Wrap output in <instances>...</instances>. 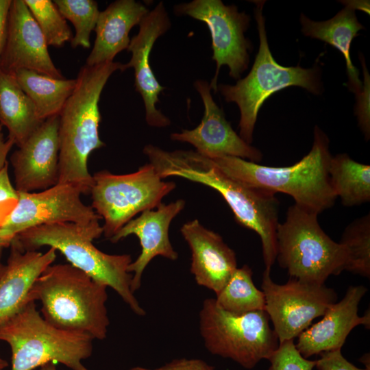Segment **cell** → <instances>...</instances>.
Masks as SVG:
<instances>
[{"instance_id":"1","label":"cell","mask_w":370,"mask_h":370,"mask_svg":"<svg viewBox=\"0 0 370 370\" xmlns=\"http://www.w3.org/2000/svg\"><path fill=\"white\" fill-rule=\"evenodd\" d=\"M147 158L162 179L181 177L217 190L230 207L236 220L259 235L265 269L271 270L276 261L280 223V203L275 193L232 178L196 151H169L153 147Z\"/></svg>"},{"instance_id":"2","label":"cell","mask_w":370,"mask_h":370,"mask_svg":"<svg viewBox=\"0 0 370 370\" xmlns=\"http://www.w3.org/2000/svg\"><path fill=\"white\" fill-rule=\"evenodd\" d=\"M126 69L125 64L114 61L80 69L75 88L59 114L58 183L75 185L90 194L93 180L88 159L105 146L99 136L100 95L112 74Z\"/></svg>"},{"instance_id":"3","label":"cell","mask_w":370,"mask_h":370,"mask_svg":"<svg viewBox=\"0 0 370 370\" xmlns=\"http://www.w3.org/2000/svg\"><path fill=\"white\" fill-rule=\"evenodd\" d=\"M329 138L318 127L312 146L302 159L288 166H270L240 158H209L222 172L242 184L291 196L295 204L318 214L332 207L337 199L328 174L332 155Z\"/></svg>"},{"instance_id":"4","label":"cell","mask_w":370,"mask_h":370,"mask_svg":"<svg viewBox=\"0 0 370 370\" xmlns=\"http://www.w3.org/2000/svg\"><path fill=\"white\" fill-rule=\"evenodd\" d=\"M107 287L71 264H51L34 283L28 301H39L42 317L53 326L103 340L110 324Z\"/></svg>"},{"instance_id":"5","label":"cell","mask_w":370,"mask_h":370,"mask_svg":"<svg viewBox=\"0 0 370 370\" xmlns=\"http://www.w3.org/2000/svg\"><path fill=\"white\" fill-rule=\"evenodd\" d=\"M103 233L99 221L59 223L25 230L12 242L23 251L37 250L43 246L56 249L69 264L114 289L135 314L144 316L146 312L131 290L132 274L128 267L132 257L129 254H108L97 249L93 241Z\"/></svg>"},{"instance_id":"6","label":"cell","mask_w":370,"mask_h":370,"mask_svg":"<svg viewBox=\"0 0 370 370\" xmlns=\"http://www.w3.org/2000/svg\"><path fill=\"white\" fill-rule=\"evenodd\" d=\"M93 340L50 324L32 301L0 325V341L11 349V370H34L54 362L71 370H88L82 361L92 355Z\"/></svg>"},{"instance_id":"7","label":"cell","mask_w":370,"mask_h":370,"mask_svg":"<svg viewBox=\"0 0 370 370\" xmlns=\"http://www.w3.org/2000/svg\"><path fill=\"white\" fill-rule=\"evenodd\" d=\"M255 18L260 38L259 51L249 74L236 84H219L217 90L227 102H234L240 110L239 136L247 143L253 133L260 108L273 93L288 86H300L318 95L322 91L318 67L283 66L273 58L267 42L262 14L264 1H255Z\"/></svg>"},{"instance_id":"8","label":"cell","mask_w":370,"mask_h":370,"mask_svg":"<svg viewBox=\"0 0 370 370\" xmlns=\"http://www.w3.org/2000/svg\"><path fill=\"white\" fill-rule=\"evenodd\" d=\"M318 214L296 204L288 207L277 229L276 260L291 278L325 284L345 271L347 251L321 228Z\"/></svg>"},{"instance_id":"9","label":"cell","mask_w":370,"mask_h":370,"mask_svg":"<svg viewBox=\"0 0 370 370\" xmlns=\"http://www.w3.org/2000/svg\"><path fill=\"white\" fill-rule=\"evenodd\" d=\"M199 330L207 350L251 369L269 360L279 346L265 310L233 314L214 298L206 299L199 312Z\"/></svg>"},{"instance_id":"10","label":"cell","mask_w":370,"mask_h":370,"mask_svg":"<svg viewBox=\"0 0 370 370\" xmlns=\"http://www.w3.org/2000/svg\"><path fill=\"white\" fill-rule=\"evenodd\" d=\"M91 207L103 219V234L110 239L139 212L153 209L175 188L147 163L137 171L117 175L103 170L92 175Z\"/></svg>"},{"instance_id":"11","label":"cell","mask_w":370,"mask_h":370,"mask_svg":"<svg viewBox=\"0 0 370 370\" xmlns=\"http://www.w3.org/2000/svg\"><path fill=\"white\" fill-rule=\"evenodd\" d=\"M270 273V269H264L261 288L265 297V311L279 343L294 340L337 300L335 291L325 284L290 278L280 284L272 280Z\"/></svg>"},{"instance_id":"12","label":"cell","mask_w":370,"mask_h":370,"mask_svg":"<svg viewBox=\"0 0 370 370\" xmlns=\"http://www.w3.org/2000/svg\"><path fill=\"white\" fill-rule=\"evenodd\" d=\"M175 14L188 16L205 23L212 38V56L217 68L210 84L217 91V79L221 67L227 65L230 75L239 79L248 68L249 51L252 46L245 36L250 17L240 12L236 6L225 5L221 0H193L173 7Z\"/></svg>"},{"instance_id":"13","label":"cell","mask_w":370,"mask_h":370,"mask_svg":"<svg viewBox=\"0 0 370 370\" xmlns=\"http://www.w3.org/2000/svg\"><path fill=\"white\" fill-rule=\"evenodd\" d=\"M82 195L78 186L68 183H58L38 192H18L17 205L1 229L15 237L42 225L99 221L101 217L91 206L83 203Z\"/></svg>"},{"instance_id":"14","label":"cell","mask_w":370,"mask_h":370,"mask_svg":"<svg viewBox=\"0 0 370 370\" xmlns=\"http://www.w3.org/2000/svg\"><path fill=\"white\" fill-rule=\"evenodd\" d=\"M59 124V115L47 118L11 155L18 192L41 191L58 184Z\"/></svg>"},{"instance_id":"15","label":"cell","mask_w":370,"mask_h":370,"mask_svg":"<svg viewBox=\"0 0 370 370\" xmlns=\"http://www.w3.org/2000/svg\"><path fill=\"white\" fill-rule=\"evenodd\" d=\"M194 87L204 103V116L195 128L171 134V140L188 143L195 147L196 151L208 158L229 156L259 163L262 158V153L243 140L232 129L223 111L214 101L210 84L206 80L197 79Z\"/></svg>"},{"instance_id":"16","label":"cell","mask_w":370,"mask_h":370,"mask_svg":"<svg viewBox=\"0 0 370 370\" xmlns=\"http://www.w3.org/2000/svg\"><path fill=\"white\" fill-rule=\"evenodd\" d=\"M19 69L64 78L54 65L45 37L24 0H11L0 70L13 74Z\"/></svg>"},{"instance_id":"17","label":"cell","mask_w":370,"mask_h":370,"mask_svg":"<svg viewBox=\"0 0 370 370\" xmlns=\"http://www.w3.org/2000/svg\"><path fill=\"white\" fill-rule=\"evenodd\" d=\"M171 21L162 2L145 15L139 23V30L130 39L127 51L132 53L127 69L134 70V86L142 97L145 120L150 126L163 127L170 125L169 119L156 108L159 95L164 90L155 77L149 64V56L157 39L171 27Z\"/></svg>"},{"instance_id":"18","label":"cell","mask_w":370,"mask_h":370,"mask_svg":"<svg viewBox=\"0 0 370 370\" xmlns=\"http://www.w3.org/2000/svg\"><path fill=\"white\" fill-rule=\"evenodd\" d=\"M184 206L183 199L169 204L161 203L156 210H146L137 218L131 219L110 239L112 243H117L132 234L139 239L140 254L128 267V271L134 273L131 282V290L134 293L140 288L143 273L153 258L160 256L175 260L178 258L170 242L169 230L172 220Z\"/></svg>"},{"instance_id":"19","label":"cell","mask_w":370,"mask_h":370,"mask_svg":"<svg viewBox=\"0 0 370 370\" xmlns=\"http://www.w3.org/2000/svg\"><path fill=\"white\" fill-rule=\"evenodd\" d=\"M368 289L362 285L350 286L343 298L333 304L317 323L306 329L297 337L295 347L308 358L325 352L341 349L351 331L359 325L370 328V312L360 317L358 306Z\"/></svg>"},{"instance_id":"20","label":"cell","mask_w":370,"mask_h":370,"mask_svg":"<svg viewBox=\"0 0 370 370\" xmlns=\"http://www.w3.org/2000/svg\"><path fill=\"white\" fill-rule=\"evenodd\" d=\"M180 232L191 251L190 272L195 282L217 295L238 268L234 251L197 219L184 223Z\"/></svg>"},{"instance_id":"21","label":"cell","mask_w":370,"mask_h":370,"mask_svg":"<svg viewBox=\"0 0 370 370\" xmlns=\"http://www.w3.org/2000/svg\"><path fill=\"white\" fill-rule=\"evenodd\" d=\"M10 247L5 269L0 280V325L28 302L34 283L56 258L57 251L53 247L45 253L23 251L12 241Z\"/></svg>"},{"instance_id":"22","label":"cell","mask_w":370,"mask_h":370,"mask_svg":"<svg viewBox=\"0 0 370 370\" xmlns=\"http://www.w3.org/2000/svg\"><path fill=\"white\" fill-rule=\"evenodd\" d=\"M149 12L144 4L134 0L115 1L100 12L95 28L96 38L86 64L112 62L116 54L127 49L130 30Z\"/></svg>"},{"instance_id":"23","label":"cell","mask_w":370,"mask_h":370,"mask_svg":"<svg viewBox=\"0 0 370 370\" xmlns=\"http://www.w3.org/2000/svg\"><path fill=\"white\" fill-rule=\"evenodd\" d=\"M333 18L325 21H313L301 14V32L306 36L323 40L336 48L344 56L349 76V89L357 94H362V84L359 79V72L353 65L350 58L351 43L357 33L363 29L355 14V8L350 3Z\"/></svg>"},{"instance_id":"24","label":"cell","mask_w":370,"mask_h":370,"mask_svg":"<svg viewBox=\"0 0 370 370\" xmlns=\"http://www.w3.org/2000/svg\"><path fill=\"white\" fill-rule=\"evenodd\" d=\"M43 122L14 75L0 70V124L8 130V138L18 147Z\"/></svg>"},{"instance_id":"25","label":"cell","mask_w":370,"mask_h":370,"mask_svg":"<svg viewBox=\"0 0 370 370\" xmlns=\"http://www.w3.org/2000/svg\"><path fill=\"white\" fill-rule=\"evenodd\" d=\"M12 75L43 121L60 114L77 84L76 79H57L29 69H19Z\"/></svg>"},{"instance_id":"26","label":"cell","mask_w":370,"mask_h":370,"mask_svg":"<svg viewBox=\"0 0 370 370\" xmlns=\"http://www.w3.org/2000/svg\"><path fill=\"white\" fill-rule=\"evenodd\" d=\"M328 174L336 197L345 207L370 201V166L354 160L347 153L331 157Z\"/></svg>"},{"instance_id":"27","label":"cell","mask_w":370,"mask_h":370,"mask_svg":"<svg viewBox=\"0 0 370 370\" xmlns=\"http://www.w3.org/2000/svg\"><path fill=\"white\" fill-rule=\"evenodd\" d=\"M253 272L247 264L237 268L227 284L216 295L217 304L233 314L265 310V297L253 281Z\"/></svg>"},{"instance_id":"28","label":"cell","mask_w":370,"mask_h":370,"mask_svg":"<svg viewBox=\"0 0 370 370\" xmlns=\"http://www.w3.org/2000/svg\"><path fill=\"white\" fill-rule=\"evenodd\" d=\"M347 251L345 271L370 278V214L350 223L344 230L339 242Z\"/></svg>"},{"instance_id":"29","label":"cell","mask_w":370,"mask_h":370,"mask_svg":"<svg viewBox=\"0 0 370 370\" xmlns=\"http://www.w3.org/2000/svg\"><path fill=\"white\" fill-rule=\"evenodd\" d=\"M53 3L64 18L75 27V34L71 40V47L89 49L90 34L95 28L100 13L97 2L93 0H55Z\"/></svg>"},{"instance_id":"30","label":"cell","mask_w":370,"mask_h":370,"mask_svg":"<svg viewBox=\"0 0 370 370\" xmlns=\"http://www.w3.org/2000/svg\"><path fill=\"white\" fill-rule=\"evenodd\" d=\"M38 25L47 45L60 47L71 40L66 19L51 0H24Z\"/></svg>"},{"instance_id":"31","label":"cell","mask_w":370,"mask_h":370,"mask_svg":"<svg viewBox=\"0 0 370 370\" xmlns=\"http://www.w3.org/2000/svg\"><path fill=\"white\" fill-rule=\"evenodd\" d=\"M294 340L279 343L275 352L269 358L268 370H312L316 360L303 357L295 347Z\"/></svg>"},{"instance_id":"32","label":"cell","mask_w":370,"mask_h":370,"mask_svg":"<svg viewBox=\"0 0 370 370\" xmlns=\"http://www.w3.org/2000/svg\"><path fill=\"white\" fill-rule=\"evenodd\" d=\"M18 201V192L12 184L8 164L0 170V228L8 220Z\"/></svg>"},{"instance_id":"33","label":"cell","mask_w":370,"mask_h":370,"mask_svg":"<svg viewBox=\"0 0 370 370\" xmlns=\"http://www.w3.org/2000/svg\"><path fill=\"white\" fill-rule=\"evenodd\" d=\"M315 367L318 370H365L349 362L343 356L341 349L321 353Z\"/></svg>"},{"instance_id":"34","label":"cell","mask_w":370,"mask_h":370,"mask_svg":"<svg viewBox=\"0 0 370 370\" xmlns=\"http://www.w3.org/2000/svg\"><path fill=\"white\" fill-rule=\"evenodd\" d=\"M129 370H215V369L201 359L179 358L154 369L135 367Z\"/></svg>"},{"instance_id":"35","label":"cell","mask_w":370,"mask_h":370,"mask_svg":"<svg viewBox=\"0 0 370 370\" xmlns=\"http://www.w3.org/2000/svg\"><path fill=\"white\" fill-rule=\"evenodd\" d=\"M11 0H0V58L4 47Z\"/></svg>"},{"instance_id":"36","label":"cell","mask_w":370,"mask_h":370,"mask_svg":"<svg viewBox=\"0 0 370 370\" xmlns=\"http://www.w3.org/2000/svg\"><path fill=\"white\" fill-rule=\"evenodd\" d=\"M14 143L9 139H5L0 124V170L8 164L7 158Z\"/></svg>"},{"instance_id":"37","label":"cell","mask_w":370,"mask_h":370,"mask_svg":"<svg viewBox=\"0 0 370 370\" xmlns=\"http://www.w3.org/2000/svg\"><path fill=\"white\" fill-rule=\"evenodd\" d=\"M14 238L0 228V246H3L4 247H10Z\"/></svg>"},{"instance_id":"38","label":"cell","mask_w":370,"mask_h":370,"mask_svg":"<svg viewBox=\"0 0 370 370\" xmlns=\"http://www.w3.org/2000/svg\"><path fill=\"white\" fill-rule=\"evenodd\" d=\"M360 360L365 365V370H370V356L369 353L362 356Z\"/></svg>"},{"instance_id":"39","label":"cell","mask_w":370,"mask_h":370,"mask_svg":"<svg viewBox=\"0 0 370 370\" xmlns=\"http://www.w3.org/2000/svg\"><path fill=\"white\" fill-rule=\"evenodd\" d=\"M39 370H57L54 362H48L40 367Z\"/></svg>"},{"instance_id":"40","label":"cell","mask_w":370,"mask_h":370,"mask_svg":"<svg viewBox=\"0 0 370 370\" xmlns=\"http://www.w3.org/2000/svg\"><path fill=\"white\" fill-rule=\"evenodd\" d=\"M8 362L5 359H3L0 355V370H3L8 367Z\"/></svg>"},{"instance_id":"41","label":"cell","mask_w":370,"mask_h":370,"mask_svg":"<svg viewBox=\"0 0 370 370\" xmlns=\"http://www.w3.org/2000/svg\"><path fill=\"white\" fill-rule=\"evenodd\" d=\"M5 269V264L0 263V280L3 275Z\"/></svg>"},{"instance_id":"42","label":"cell","mask_w":370,"mask_h":370,"mask_svg":"<svg viewBox=\"0 0 370 370\" xmlns=\"http://www.w3.org/2000/svg\"><path fill=\"white\" fill-rule=\"evenodd\" d=\"M4 248L5 247L3 246H0V263H1V260L3 256Z\"/></svg>"}]
</instances>
